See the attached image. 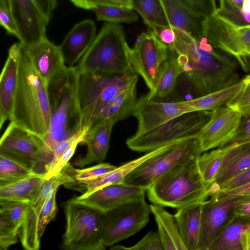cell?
<instances>
[{"label":"cell","instance_id":"obj_53","mask_svg":"<svg viewBox=\"0 0 250 250\" xmlns=\"http://www.w3.org/2000/svg\"><path fill=\"white\" fill-rule=\"evenodd\" d=\"M249 195H250V183L230 190L219 191L211 196L221 200Z\"/></svg>","mask_w":250,"mask_h":250},{"label":"cell","instance_id":"obj_50","mask_svg":"<svg viewBox=\"0 0 250 250\" xmlns=\"http://www.w3.org/2000/svg\"><path fill=\"white\" fill-rule=\"evenodd\" d=\"M234 217L250 221V195L238 197L232 209Z\"/></svg>","mask_w":250,"mask_h":250},{"label":"cell","instance_id":"obj_2","mask_svg":"<svg viewBox=\"0 0 250 250\" xmlns=\"http://www.w3.org/2000/svg\"><path fill=\"white\" fill-rule=\"evenodd\" d=\"M79 75L75 67L66 66L47 85L51 118L40 157L43 172L53 159L56 146L83 129L78 97Z\"/></svg>","mask_w":250,"mask_h":250},{"label":"cell","instance_id":"obj_37","mask_svg":"<svg viewBox=\"0 0 250 250\" xmlns=\"http://www.w3.org/2000/svg\"><path fill=\"white\" fill-rule=\"evenodd\" d=\"M35 173L22 164L0 155V186L18 181Z\"/></svg>","mask_w":250,"mask_h":250},{"label":"cell","instance_id":"obj_20","mask_svg":"<svg viewBox=\"0 0 250 250\" xmlns=\"http://www.w3.org/2000/svg\"><path fill=\"white\" fill-rule=\"evenodd\" d=\"M22 44H13L9 49L8 56L0 77V128L9 119L11 113L18 82L19 61Z\"/></svg>","mask_w":250,"mask_h":250},{"label":"cell","instance_id":"obj_13","mask_svg":"<svg viewBox=\"0 0 250 250\" xmlns=\"http://www.w3.org/2000/svg\"><path fill=\"white\" fill-rule=\"evenodd\" d=\"M168 56V48L151 30L142 33L131 48V61L135 72L152 90L160 70Z\"/></svg>","mask_w":250,"mask_h":250},{"label":"cell","instance_id":"obj_33","mask_svg":"<svg viewBox=\"0 0 250 250\" xmlns=\"http://www.w3.org/2000/svg\"><path fill=\"white\" fill-rule=\"evenodd\" d=\"M233 146L226 144L202 154L198 157V169L203 182L208 188L214 182L226 154Z\"/></svg>","mask_w":250,"mask_h":250},{"label":"cell","instance_id":"obj_46","mask_svg":"<svg viewBox=\"0 0 250 250\" xmlns=\"http://www.w3.org/2000/svg\"><path fill=\"white\" fill-rule=\"evenodd\" d=\"M241 113L237 131L228 144L241 145L250 142V109L243 111Z\"/></svg>","mask_w":250,"mask_h":250},{"label":"cell","instance_id":"obj_17","mask_svg":"<svg viewBox=\"0 0 250 250\" xmlns=\"http://www.w3.org/2000/svg\"><path fill=\"white\" fill-rule=\"evenodd\" d=\"M146 191L120 183L104 187L88 195L74 197L69 200L104 214L127 203L145 199Z\"/></svg>","mask_w":250,"mask_h":250},{"label":"cell","instance_id":"obj_15","mask_svg":"<svg viewBox=\"0 0 250 250\" xmlns=\"http://www.w3.org/2000/svg\"><path fill=\"white\" fill-rule=\"evenodd\" d=\"M191 111L188 101L176 102L169 98L149 99L144 95L138 100L132 113L138 121L135 134L144 133Z\"/></svg>","mask_w":250,"mask_h":250},{"label":"cell","instance_id":"obj_58","mask_svg":"<svg viewBox=\"0 0 250 250\" xmlns=\"http://www.w3.org/2000/svg\"></svg>","mask_w":250,"mask_h":250},{"label":"cell","instance_id":"obj_57","mask_svg":"<svg viewBox=\"0 0 250 250\" xmlns=\"http://www.w3.org/2000/svg\"><path fill=\"white\" fill-rule=\"evenodd\" d=\"M248 76L250 78V74L249 75H248Z\"/></svg>","mask_w":250,"mask_h":250},{"label":"cell","instance_id":"obj_30","mask_svg":"<svg viewBox=\"0 0 250 250\" xmlns=\"http://www.w3.org/2000/svg\"><path fill=\"white\" fill-rule=\"evenodd\" d=\"M45 181V174L35 173L18 181L0 186V200L30 203Z\"/></svg>","mask_w":250,"mask_h":250},{"label":"cell","instance_id":"obj_39","mask_svg":"<svg viewBox=\"0 0 250 250\" xmlns=\"http://www.w3.org/2000/svg\"><path fill=\"white\" fill-rule=\"evenodd\" d=\"M55 191L45 202L36 223L32 250H40L41 238L47 225L56 217L57 212L56 194Z\"/></svg>","mask_w":250,"mask_h":250},{"label":"cell","instance_id":"obj_5","mask_svg":"<svg viewBox=\"0 0 250 250\" xmlns=\"http://www.w3.org/2000/svg\"><path fill=\"white\" fill-rule=\"evenodd\" d=\"M75 67L79 74H136L131 63V48L122 26L105 23Z\"/></svg>","mask_w":250,"mask_h":250},{"label":"cell","instance_id":"obj_25","mask_svg":"<svg viewBox=\"0 0 250 250\" xmlns=\"http://www.w3.org/2000/svg\"><path fill=\"white\" fill-rule=\"evenodd\" d=\"M170 26L183 31L197 41L204 38L203 22L185 7L179 0H161Z\"/></svg>","mask_w":250,"mask_h":250},{"label":"cell","instance_id":"obj_38","mask_svg":"<svg viewBox=\"0 0 250 250\" xmlns=\"http://www.w3.org/2000/svg\"><path fill=\"white\" fill-rule=\"evenodd\" d=\"M151 213L156 222L160 223L170 237L176 250H189L181 237L177 228L173 215L164 207L150 205Z\"/></svg>","mask_w":250,"mask_h":250},{"label":"cell","instance_id":"obj_21","mask_svg":"<svg viewBox=\"0 0 250 250\" xmlns=\"http://www.w3.org/2000/svg\"><path fill=\"white\" fill-rule=\"evenodd\" d=\"M96 26L92 20L86 19L76 24L58 46L68 67H73L93 42Z\"/></svg>","mask_w":250,"mask_h":250},{"label":"cell","instance_id":"obj_54","mask_svg":"<svg viewBox=\"0 0 250 250\" xmlns=\"http://www.w3.org/2000/svg\"><path fill=\"white\" fill-rule=\"evenodd\" d=\"M162 244L164 250H176L174 245L165 228L159 223L156 222Z\"/></svg>","mask_w":250,"mask_h":250},{"label":"cell","instance_id":"obj_16","mask_svg":"<svg viewBox=\"0 0 250 250\" xmlns=\"http://www.w3.org/2000/svg\"><path fill=\"white\" fill-rule=\"evenodd\" d=\"M241 112L226 105L212 111L209 120L199 136L202 152L223 146L234 137Z\"/></svg>","mask_w":250,"mask_h":250},{"label":"cell","instance_id":"obj_41","mask_svg":"<svg viewBox=\"0 0 250 250\" xmlns=\"http://www.w3.org/2000/svg\"><path fill=\"white\" fill-rule=\"evenodd\" d=\"M179 1L194 16L204 20L212 16L217 8L213 0H179Z\"/></svg>","mask_w":250,"mask_h":250},{"label":"cell","instance_id":"obj_55","mask_svg":"<svg viewBox=\"0 0 250 250\" xmlns=\"http://www.w3.org/2000/svg\"><path fill=\"white\" fill-rule=\"evenodd\" d=\"M243 250H250V229L248 230L242 238Z\"/></svg>","mask_w":250,"mask_h":250},{"label":"cell","instance_id":"obj_24","mask_svg":"<svg viewBox=\"0 0 250 250\" xmlns=\"http://www.w3.org/2000/svg\"><path fill=\"white\" fill-rule=\"evenodd\" d=\"M114 125L110 121H105L89 129L83 142L87 146V152L84 156L76 160L74 163L75 166L83 167L104 160Z\"/></svg>","mask_w":250,"mask_h":250},{"label":"cell","instance_id":"obj_9","mask_svg":"<svg viewBox=\"0 0 250 250\" xmlns=\"http://www.w3.org/2000/svg\"><path fill=\"white\" fill-rule=\"evenodd\" d=\"M203 153L198 138L170 144L166 149L147 159L132 170L122 184L146 191L157 180L176 166L197 159Z\"/></svg>","mask_w":250,"mask_h":250},{"label":"cell","instance_id":"obj_23","mask_svg":"<svg viewBox=\"0 0 250 250\" xmlns=\"http://www.w3.org/2000/svg\"><path fill=\"white\" fill-rule=\"evenodd\" d=\"M250 167V142L233 144L226 154L221 167L213 184L209 187L210 195L217 192L226 182Z\"/></svg>","mask_w":250,"mask_h":250},{"label":"cell","instance_id":"obj_35","mask_svg":"<svg viewBox=\"0 0 250 250\" xmlns=\"http://www.w3.org/2000/svg\"><path fill=\"white\" fill-rule=\"evenodd\" d=\"M132 6L149 27H170L161 0H132Z\"/></svg>","mask_w":250,"mask_h":250},{"label":"cell","instance_id":"obj_45","mask_svg":"<svg viewBox=\"0 0 250 250\" xmlns=\"http://www.w3.org/2000/svg\"><path fill=\"white\" fill-rule=\"evenodd\" d=\"M243 81L245 83L243 87L226 104L240 112L250 109V78L247 76Z\"/></svg>","mask_w":250,"mask_h":250},{"label":"cell","instance_id":"obj_28","mask_svg":"<svg viewBox=\"0 0 250 250\" xmlns=\"http://www.w3.org/2000/svg\"><path fill=\"white\" fill-rule=\"evenodd\" d=\"M182 73V67L176 55L168 48V58L160 70L155 86L145 96L153 100L168 98L172 94Z\"/></svg>","mask_w":250,"mask_h":250},{"label":"cell","instance_id":"obj_4","mask_svg":"<svg viewBox=\"0 0 250 250\" xmlns=\"http://www.w3.org/2000/svg\"><path fill=\"white\" fill-rule=\"evenodd\" d=\"M198 158L176 166L147 189L153 205L177 209L203 203L209 198V188L203 181Z\"/></svg>","mask_w":250,"mask_h":250},{"label":"cell","instance_id":"obj_10","mask_svg":"<svg viewBox=\"0 0 250 250\" xmlns=\"http://www.w3.org/2000/svg\"><path fill=\"white\" fill-rule=\"evenodd\" d=\"M20 42L25 48L46 38L56 0H10Z\"/></svg>","mask_w":250,"mask_h":250},{"label":"cell","instance_id":"obj_29","mask_svg":"<svg viewBox=\"0 0 250 250\" xmlns=\"http://www.w3.org/2000/svg\"><path fill=\"white\" fill-rule=\"evenodd\" d=\"M75 6L93 11L97 20L109 23H132L138 21V15L132 10L104 3L102 0H70Z\"/></svg>","mask_w":250,"mask_h":250},{"label":"cell","instance_id":"obj_14","mask_svg":"<svg viewBox=\"0 0 250 250\" xmlns=\"http://www.w3.org/2000/svg\"><path fill=\"white\" fill-rule=\"evenodd\" d=\"M42 145L41 139L10 122L0 139V155L41 174L40 157Z\"/></svg>","mask_w":250,"mask_h":250},{"label":"cell","instance_id":"obj_47","mask_svg":"<svg viewBox=\"0 0 250 250\" xmlns=\"http://www.w3.org/2000/svg\"><path fill=\"white\" fill-rule=\"evenodd\" d=\"M0 24L8 34L18 38V31L11 9L10 0H0Z\"/></svg>","mask_w":250,"mask_h":250},{"label":"cell","instance_id":"obj_52","mask_svg":"<svg viewBox=\"0 0 250 250\" xmlns=\"http://www.w3.org/2000/svg\"><path fill=\"white\" fill-rule=\"evenodd\" d=\"M150 28L160 41L167 46H171L174 43L176 34L172 27L153 25Z\"/></svg>","mask_w":250,"mask_h":250},{"label":"cell","instance_id":"obj_12","mask_svg":"<svg viewBox=\"0 0 250 250\" xmlns=\"http://www.w3.org/2000/svg\"><path fill=\"white\" fill-rule=\"evenodd\" d=\"M203 34L213 48L234 57L248 69L244 59L250 57V26L236 27L213 14L204 20Z\"/></svg>","mask_w":250,"mask_h":250},{"label":"cell","instance_id":"obj_48","mask_svg":"<svg viewBox=\"0 0 250 250\" xmlns=\"http://www.w3.org/2000/svg\"><path fill=\"white\" fill-rule=\"evenodd\" d=\"M88 131V129L84 128L71 137L58 143L55 147L51 162L45 167V173L54 166L63 152L75 142L80 139L85 138Z\"/></svg>","mask_w":250,"mask_h":250},{"label":"cell","instance_id":"obj_31","mask_svg":"<svg viewBox=\"0 0 250 250\" xmlns=\"http://www.w3.org/2000/svg\"><path fill=\"white\" fill-rule=\"evenodd\" d=\"M250 229V220L234 217L218 234L208 250H243L242 238Z\"/></svg>","mask_w":250,"mask_h":250},{"label":"cell","instance_id":"obj_40","mask_svg":"<svg viewBox=\"0 0 250 250\" xmlns=\"http://www.w3.org/2000/svg\"><path fill=\"white\" fill-rule=\"evenodd\" d=\"M29 203L0 200V214L7 218L20 231Z\"/></svg>","mask_w":250,"mask_h":250},{"label":"cell","instance_id":"obj_32","mask_svg":"<svg viewBox=\"0 0 250 250\" xmlns=\"http://www.w3.org/2000/svg\"><path fill=\"white\" fill-rule=\"evenodd\" d=\"M74 169L69 163L59 173L46 180L37 196L30 203V208L35 215L41 214L46 201L61 186L75 181Z\"/></svg>","mask_w":250,"mask_h":250},{"label":"cell","instance_id":"obj_36","mask_svg":"<svg viewBox=\"0 0 250 250\" xmlns=\"http://www.w3.org/2000/svg\"><path fill=\"white\" fill-rule=\"evenodd\" d=\"M243 0H221L214 14L223 21L236 27L249 26L242 10Z\"/></svg>","mask_w":250,"mask_h":250},{"label":"cell","instance_id":"obj_18","mask_svg":"<svg viewBox=\"0 0 250 250\" xmlns=\"http://www.w3.org/2000/svg\"><path fill=\"white\" fill-rule=\"evenodd\" d=\"M237 197L218 200L211 196L203 203L198 250H208L212 241L234 218L232 209Z\"/></svg>","mask_w":250,"mask_h":250},{"label":"cell","instance_id":"obj_3","mask_svg":"<svg viewBox=\"0 0 250 250\" xmlns=\"http://www.w3.org/2000/svg\"><path fill=\"white\" fill-rule=\"evenodd\" d=\"M51 118L47 86L33 68L22 45L17 88L9 119L43 141Z\"/></svg>","mask_w":250,"mask_h":250},{"label":"cell","instance_id":"obj_43","mask_svg":"<svg viewBox=\"0 0 250 250\" xmlns=\"http://www.w3.org/2000/svg\"><path fill=\"white\" fill-rule=\"evenodd\" d=\"M20 230L2 215L0 214V250H7L17 243Z\"/></svg>","mask_w":250,"mask_h":250},{"label":"cell","instance_id":"obj_42","mask_svg":"<svg viewBox=\"0 0 250 250\" xmlns=\"http://www.w3.org/2000/svg\"><path fill=\"white\" fill-rule=\"evenodd\" d=\"M109 250H164L158 231H150L134 245L111 246Z\"/></svg>","mask_w":250,"mask_h":250},{"label":"cell","instance_id":"obj_22","mask_svg":"<svg viewBox=\"0 0 250 250\" xmlns=\"http://www.w3.org/2000/svg\"><path fill=\"white\" fill-rule=\"evenodd\" d=\"M169 145L146 152L143 156L124 163L116 169L95 179L83 181L75 180L64 186L68 188L83 191V195H88L104 187L122 183L126 175L135 168L147 159L164 150Z\"/></svg>","mask_w":250,"mask_h":250},{"label":"cell","instance_id":"obj_19","mask_svg":"<svg viewBox=\"0 0 250 250\" xmlns=\"http://www.w3.org/2000/svg\"><path fill=\"white\" fill-rule=\"evenodd\" d=\"M24 49L33 68L46 86L54 77L66 67L58 46L47 38Z\"/></svg>","mask_w":250,"mask_h":250},{"label":"cell","instance_id":"obj_56","mask_svg":"<svg viewBox=\"0 0 250 250\" xmlns=\"http://www.w3.org/2000/svg\"><path fill=\"white\" fill-rule=\"evenodd\" d=\"M242 10L244 13H250V0H244Z\"/></svg>","mask_w":250,"mask_h":250},{"label":"cell","instance_id":"obj_11","mask_svg":"<svg viewBox=\"0 0 250 250\" xmlns=\"http://www.w3.org/2000/svg\"><path fill=\"white\" fill-rule=\"evenodd\" d=\"M151 213L145 199L123 204L102 217V234L106 247L136 234L148 223Z\"/></svg>","mask_w":250,"mask_h":250},{"label":"cell","instance_id":"obj_7","mask_svg":"<svg viewBox=\"0 0 250 250\" xmlns=\"http://www.w3.org/2000/svg\"><path fill=\"white\" fill-rule=\"evenodd\" d=\"M211 111H194L181 114L161 125L128 138L126 144L130 149L150 152L179 141L198 138L210 119Z\"/></svg>","mask_w":250,"mask_h":250},{"label":"cell","instance_id":"obj_34","mask_svg":"<svg viewBox=\"0 0 250 250\" xmlns=\"http://www.w3.org/2000/svg\"><path fill=\"white\" fill-rule=\"evenodd\" d=\"M243 80L237 84L221 91L188 101L192 111H213L226 105L244 86Z\"/></svg>","mask_w":250,"mask_h":250},{"label":"cell","instance_id":"obj_49","mask_svg":"<svg viewBox=\"0 0 250 250\" xmlns=\"http://www.w3.org/2000/svg\"><path fill=\"white\" fill-rule=\"evenodd\" d=\"M85 138H81L75 142L62 154L54 166L45 173V178L49 179L59 173L69 163V161L74 155L76 148L79 144L83 143Z\"/></svg>","mask_w":250,"mask_h":250},{"label":"cell","instance_id":"obj_8","mask_svg":"<svg viewBox=\"0 0 250 250\" xmlns=\"http://www.w3.org/2000/svg\"><path fill=\"white\" fill-rule=\"evenodd\" d=\"M65 219L62 250H105L103 214L68 200L62 204Z\"/></svg>","mask_w":250,"mask_h":250},{"label":"cell","instance_id":"obj_44","mask_svg":"<svg viewBox=\"0 0 250 250\" xmlns=\"http://www.w3.org/2000/svg\"><path fill=\"white\" fill-rule=\"evenodd\" d=\"M117 167L109 163H100L85 168H74V178L77 181L90 180L108 173Z\"/></svg>","mask_w":250,"mask_h":250},{"label":"cell","instance_id":"obj_51","mask_svg":"<svg viewBox=\"0 0 250 250\" xmlns=\"http://www.w3.org/2000/svg\"><path fill=\"white\" fill-rule=\"evenodd\" d=\"M250 183V167L224 183L220 187L219 191L230 190Z\"/></svg>","mask_w":250,"mask_h":250},{"label":"cell","instance_id":"obj_1","mask_svg":"<svg viewBox=\"0 0 250 250\" xmlns=\"http://www.w3.org/2000/svg\"><path fill=\"white\" fill-rule=\"evenodd\" d=\"M173 29L176 39L167 47L176 55L182 73L169 96L171 99L176 102L191 101L242 81L238 73L240 64L236 58L214 48L206 50L199 41L186 32Z\"/></svg>","mask_w":250,"mask_h":250},{"label":"cell","instance_id":"obj_27","mask_svg":"<svg viewBox=\"0 0 250 250\" xmlns=\"http://www.w3.org/2000/svg\"><path fill=\"white\" fill-rule=\"evenodd\" d=\"M136 84H134L108 103L96 116L89 129L105 121L115 124L132 114L138 101Z\"/></svg>","mask_w":250,"mask_h":250},{"label":"cell","instance_id":"obj_6","mask_svg":"<svg viewBox=\"0 0 250 250\" xmlns=\"http://www.w3.org/2000/svg\"><path fill=\"white\" fill-rule=\"evenodd\" d=\"M138 79L137 74H79L78 97L83 128L89 130L94 119L104 107L118 95L137 83Z\"/></svg>","mask_w":250,"mask_h":250},{"label":"cell","instance_id":"obj_26","mask_svg":"<svg viewBox=\"0 0 250 250\" xmlns=\"http://www.w3.org/2000/svg\"><path fill=\"white\" fill-rule=\"evenodd\" d=\"M202 204L177 209L173 215L179 233L189 250H198Z\"/></svg>","mask_w":250,"mask_h":250}]
</instances>
